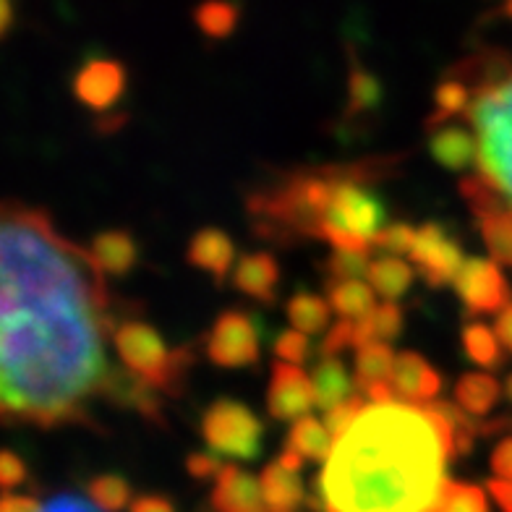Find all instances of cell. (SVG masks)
<instances>
[{"instance_id":"6da1fadb","label":"cell","mask_w":512,"mask_h":512,"mask_svg":"<svg viewBox=\"0 0 512 512\" xmlns=\"http://www.w3.org/2000/svg\"><path fill=\"white\" fill-rule=\"evenodd\" d=\"M0 411L8 424H89L115 332L105 272L48 212L6 202L0 228Z\"/></svg>"},{"instance_id":"7a4b0ae2","label":"cell","mask_w":512,"mask_h":512,"mask_svg":"<svg viewBox=\"0 0 512 512\" xmlns=\"http://www.w3.org/2000/svg\"><path fill=\"white\" fill-rule=\"evenodd\" d=\"M452 455L455 429L434 405H366L324 460L327 512H432Z\"/></svg>"},{"instance_id":"3957f363","label":"cell","mask_w":512,"mask_h":512,"mask_svg":"<svg viewBox=\"0 0 512 512\" xmlns=\"http://www.w3.org/2000/svg\"><path fill=\"white\" fill-rule=\"evenodd\" d=\"M465 115L479 139V178L512 207V68L484 81Z\"/></svg>"},{"instance_id":"277c9868","label":"cell","mask_w":512,"mask_h":512,"mask_svg":"<svg viewBox=\"0 0 512 512\" xmlns=\"http://www.w3.org/2000/svg\"><path fill=\"white\" fill-rule=\"evenodd\" d=\"M113 343L123 364L128 366V371H134L136 377H142L155 390L168 392V395L181 392L186 374L194 364L191 348L183 345L170 351L155 327H149L147 322H136V319H128L115 327Z\"/></svg>"},{"instance_id":"5b68a950","label":"cell","mask_w":512,"mask_h":512,"mask_svg":"<svg viewBox=\"0 0 512 512\" xmlns=\"http://www.w3.org/2000/svg\"><path fill=\"white\" fill-rule=\"evenodd\" d=\"M262 434V421L238 400H217L202 416L204 442L225 458L254 460L262 450Z\"/></svg>"},{"instance_id":"8992f818","label":"cell","mask_w":512,"mask_h":512,"mask_svg":"<svg viewBox=\"0 0 512 512\" xmlns=\"http://www.w3.org/2000/svg\"><path fill=\"white\" fill-rule=\"evenodd\" d=\"M262 324L246 311H223L207 335V356L223 369H243L259 361Z\"/></svg>"},{"instance_id":"52a82bcc","label":"cell","mask_w":512,"mask_h":512,"mask_svg":"<svg viewBox=\"0 0 512 512\" xmlns=\"http://www.w3.org/2000/svg\"><path fill=\"white\" fill-rule=\"evenodd\" d=\"M452 285L458 290L468 317L499 314L512 301L510 283H507L505 272L499 270V264L494 259H479V256L465 259Z\"/></svg>"},{"instance_id":"ba28073f","label":"cell","mask_w":512,"mask_h":512,"mask_svg":"<svg viewBox=\"0 0 512 512\" xmlns=\"http://www.w3.org/2000/svg\"><path fill=\"white\" fill-rule=\"evenodd\" d=\"M408 256L418 267V275L424 277L426 285H432V288L455 283L460 267L465 264L460 243L437 223H426L418 228L416 241H413V249Z\"/></svg>"},{"instance_id":"9c48e42d","label":"cell","mask_w":512,"mask_h":512,"mask_svg":"<svg viewBox=\"0 0 512 512\" xmlns=\"http://www.w3.org/2000/svg\"><path fill=\"white\" fill-rule=\"evenodd\" d=\"M317 405L314 382L301 366L277 361L272 366L270 390H267V411L277 421H298Z\"/></svg>"},{"instance_id":"30bf717a","label":"cell","mask_w":512,"mask_h":512,"mask_svg":"<svg viewBox=\"0 0 512 512\" xmlns=\"http://www.w3.org/2000/svg\"><path fill=\"white\" fill-rule=\"evenodd\" d=\"M126 89V68L110 58L87 61L74 76V95L81 105L105 113L121 100Z\"/></svg>"},{"instance_id":"8fae6325","label":"cell","mask_w":512,"mask_h":512,"mask_svg":"<svg viewBox=\"0 0 512 512\" xmlns=\"http://www.w3.org/2000/svg\"><path fill=\"white\" fill-rule=\"evenodd\" d=\"M212 512H270L262 494V481L238 465H223L217 473L215 489L209 494Z\"/></svg>"},{"instance_id":"7c38bea8","label":"cell","mask_w":512,"mask_h":512,"mask_svg":"<svg viewBox=\"0 0 512 512\" xmlns=\"http://www.w3.org/2000/svg\"><path fill=\"white\" fill-rule=\"evenodd\" d=\"M155 387L149 382H144L142 377H136L134 371L123 369H110L105 382H102V398H108L110 403L128 408V411H136L139 416H144L152 424L162 426L165 424V416H162V405L155 398Z\"/></svg>"},{"instance_id":"4fadbf2b","label":"cell","mask_w":512,"mask_h":512,"mask_svg":"<svg viewBox=\"0 0 512 512\" xmlns=\"http://www.w3.org/2000/svg\"><path fill=\"white\" fill-rule=\"evenodd\" d=\"M390 382L403 403L426 405L442 392V377L426 364L424 356H418L413 351L398 353Z\"/></svg>"},{"instance_id":"5bb4252c","label":"cell","mask_w":512,"mask_h":512,"mask_svg":"<svg viewBox=\"0 0 512 512\" xmlns=\"http://www.w3.org/2000/svg\"><path fill=\"white\" fill-rule=\"evenodd\" d=\"M277 283H280V267L277 259L267 251L241 256V262L233 270V285L243 296L256 298L262 304H272L277 296Z\"/></svg>"},{"instance_id":"9a60e30c","label":"cell","mask_w":512,"mask_h":512,"mask_svg":"<svg viewBox=\"0 0 512 512\" xmlns=\"http://www.w3.org/2000/svg\"><path fill=\"white\" fill-rule=\"evenodd\" d=\"M186 256H189V264H194L196 270L209 272L215 277L217 285H223L230 267H233V259H236V246L223 230L204 228L191 238Z\"/></svg>"},{"instance_id":"2e32d148","label":"cell","mask_w":512,"mask_h":512,"mask_svg":"<svg viewBox=\"0 0 512 512\" xmlns=\"http://www.w3.org/2000/svg\"><path fill=\"white\" fill-rule=\"evenodd\" d=\"M429 152L442 168L463 173L473 162H479V139L460 126H442L432 131Z\"/></svg>"},{"instance_id":"e0dca14e","label":"cell","mask_w":512,"mask_h":512,"mask_svg":"<svg viewBox=\"0 0 512 512\" xmlns=\"http://www.w3.org/2000/svg\"><path fill=\"white\" fill-rule=\"evenodd\" d=\"M262 481V494L270 512H296L306 502V486L301 481V473L290 471L285 465L270 463L259 476Z\"/></svg>"},{"instance_id":"ac0fdd59","label":"cell","mask_w":512,"mask_h":512,"mask_svg":"<svg viewBox=\"0 0 512 512\" xmlns=\"http://www.w3.org/2000/svg\"><path fill=\"white\" fill-rule=\"evenodd\" d=\"M89 251L95 256L97 267L110 277L128 275L139 262V246L126 230H105L92 241Z\"/></svg>"},{"instance_id":"d6986e66","label":"cell","mask_w":512,"mask_h":512,"mask_svg":"<svg viewBox=\"0 0 512 512\" xmlns=\"http://www.w3.org/2000/svg\"><path fill=\"white\" fill-rule=\"evenodd\" d=\"M311 379H314L317 405L324 411H330V408L356 395V382H353L345 364L337 356H322V361L314 366V377Z\"/></svg>"},{"instance_id":"ffe728a7","label":"cell","mask_w":512,"mask_h":512,"mask_svg":"<svg viewBox=\"0 0 512 512\" xmlns=\"http://www.w3.org/2000/svg\"><path fill=\"white\" fill-rule=\"evenodd\" d=\"M332 439L335 437L324 426V421H317L314 416H304L293 421V426H290L288 439H285V450L296 452L304 460H327L332 447H335Z\"/></svg>"},{"instance_id":"44dd1931","label":"cell","mask_w":512,"mask_h":512,"mask_svg":"<svg viewBox=\"0 0 512 512\" xmlns=\"http://www.w3.org/2000/svg\"><path fill=\"white\" fill-rule=\"evenodd\" d=\"M499 395H502L499 382L492 374H484V371L463 374L455 384V403L471 416H486L497 405Z\"/></svg>"},{"instance_id":"7402d4cb","label":"cell","mask_w":512,"mask_h":512,"mask_svg":"<svg viewBox=\"0 0 512 512\" xmlns=\"http://www.w3.org/2000/svg\"><path fill=\"white\" fill-rule=\"evenodd\" d=\"M327 298H330L332 309L343 319H361L377 309L374 290L361 280H335V277H330L327 280Z\"/></svg>"},{"instance_id":"603a6c76","label":"cell","mask_w":512,"mask_h":512,"mask_svg":"<svg viewBox=\"0 0 512 512\" xmlns=\"http://www.w3.org/2000/svg\"><path fill=\"white\" fill-rule=\"evenodd\" d=\"M356 322V351L364 348L369 343H387V340H395L403 330V311L398 309L395 301H384L382 306L366 314L361 319H353Z\"/></svg>"},{"instance_id":"cb8c5ba5","label":"cell","mask_w":512,"mask_h":512,"mask_svg":"<svg viewBox=\"0 0 512 512\" xmlns=\"http://www.w3.org/2000/svg\"><path fill=\"white\" fill-rule=\"evenodd\" d=\"M369 283L384 301H398L413 283V270L400 256H377L369 267Z\"/></svg>"},{"instance_id":"d4e9b609","label":"cell","mask_w":512,"mask_h":512,"mask_svg":"<svg viewBox=\"0 0 512 512\" xmlns=\"http://www.w3.org/2000/svg\"><path fill=\"white\" fill-rule=\"evenodd\" d=\"M479 230L497 264H512V207H497L479 215Z\"/></svg>"},{"instance_id":"484cf974","label":"cell","mask_w":512,"mask_h":512,"mask_svg":"<svg viewBox=\"0 0 512 512\" xmlns=\"http://www.w3.org/2000/svg\"><path fill=\"white\" fill-rule=\"evenodd\" d=\"M330 309L332 306L327 304L324 298L314 296V293H296V296L288 301V306H285V314H288L290 324H293L298 332L317 335V332L327 330V324H330Z\"/></svg>"},{"instance_id":"4316f807","label":"cell","mask_w":512,"mask_h":512,"mask_svg":"<svg viewBox=\"0 0 512 512\" xmlns=\"http://www.w3.org/2000/svg\"><path fill=\"white\" fill-rule=\"evenodd\" d=\"M395 353L387 343H369L364 348H358L356 356V384L361 390L371 387V384L390 382L392 366H395Z\"/></svg>"},{"instance_id":"83f0119b","label":"cell","mask_w":512,"mask_h":512,"mask_svg":"<svg viewBox=\"0 0 512 512\" xmlns=\"http://www.w3.org/2000/svg\"><path fill=\"white\" fill-rule=\"evenodd\" d=\"M463 348L473 364H479L481 369H499L505 364V353L499 348V335L481 322H473L465 327Z\"/></svg>"},{"instance_id":"f1b7e54d","label":"cell","mask_w":512,"mask_h":512,"mask_svg":"<svg viewBox=\"0 0 512 512\" xmlns=\"http://www.w3.org/2000/svg\"><path fill=\"white\" fill-rule=\"evenodd\" d=\"M473 102V95H471V84L465 79H447L442 81L437 87V92H434V113L432 118L426 121V126L432 128L437 126V123H445L450 121V118H455V115L460 113H468V108H471Z\"/></svg>"},{"instance_id":"f546056e","label":"cell","mask_w":512,"mask_h":512,"mask_svg":"<svg viewBox=\"0 0 512 512\" xmlns=\"http://www.w3.org/2000/svg\"><path fill=\"white\" fill-rule=\"evenodd\" d=\"M432 512H492V507L481 486L447 481Z\"/></svg>"},{"instance_id":"4dcf8cb0","label":"cell","mask_w":512,"mask_h":512,"mask_svg":"<svg viewBox=\"0 0 512 512\" xmlns=\"http://www.w3.org/2000/svg\"><path fill=\"white\" fill-rule=\"evenodd\" d=\"M87 494L105 512H118L126 505H131V486L118 473H100V476H95L87 484Z\"/></svg>"},{"instance_id":"1f68e13d","label":"cell","mask_w":512,"mask_h":512,"mask_svg":"<svg viewBox=\"0 0 512 512\" xmlns=\"http://www.w3.org/2000/svg\"><path fill=\"white\" fill-rule=\"evenodd\" d=\"M196 24L207 37L223 40L230 37L238 24V8L228 0H207L196 8Z\"/></svg>"},{"instance_id":"d6a6232c","label":"cell","mask_w":512,"mask_h":512,"mask_svg":"<svg viewBox=\"0 0 512 512\" xmlns=\"http://www.w3.org/2000/svg\"><path fill=\"white\" fill-rule=\"evenodd\" d=\"M382 102V84L366 68H351L348 74V115L377 110Z\"/></svg>"},{"instance_id":"836d02e7","label":"cell","mask_w":512,"mask_h":512,"mask_svg":"<svg viewBox=\"0 0 512 512\" xmlns=\"http://www.w3.org/2000/svg\"><path fill=\"white\" fill-rule=\"evenodd\" d=\"M369 254L364 251H337L327 262V272L335 280H358V277L369 275Z\"/></svg>"},{"instance_id":"e575fe53","label":"cell","mask_w":512,"mask_h":512,"mask_svg":"<svg viewBox=\"0 0 512 512\" xmlns=\"http://www.w3.org/2000/svg\"><path fill=\"white\" fill-rule=\"evenodd\" d=\"M416 228L405 223H395V225H384L382 233L374 238V249H382L384 254L400 256V254H411L413 241H416Z\"/></svg>"},{"instance_id":"d590c367","label":"cell","mask_w":512,"mask_h":512,"mask_svg":"<svg viewBox=\"0 0 512 512\" xmlns=\"http://www.w3.org/2000/svg\"><path fill=\"white\" fill-rule=\"evenodd\" d=\"M366 408V395H353L345 403L335 405L330 411H324V426L330 429L332 437H340L343 432H348V426L361 416V411Z\"/></svg>"},{"instance_id":"8d00e7d4","label":"cell","mask_w":512,"mask_h":512,"mask_svg":"<svg viewBox=\"0 0 512 512\" xmlns=\"http://www.w3.org/2000/svg\"><path fill=\"white\" fill-rule=\"evenodd\" d=\"M311 353V343L306 332H298V330H283L277 335L275 340V356L285 364H296L301 366L309 358Z\"/></svg>"},{"instance_id":"74e56055","label":"cell","mask_w":512,"mask_h":512,"mask_svg":"<svg viewBox=\"0 0 512 512\" xmlns=\"http://www.w3.org/2000/svg\"><path fill=\"white\" fill-rule=\"evenodd\" d=\"M348 348L356 351V322L353 319H340L324 337L322 356H337V353L348 351Z\"/></svg>"},{"instance_id":"f35d334b","label":"cell","mask_w":512,"mask_h":512,"mask_svg":"<svg viewBox=\"0 0 512 512\" xmlns=\"http://www.w3.org/2000/svg\"><path fill=\"white\" fill-rule=\"evenodd\" d=\"M24 479H27V465H24V460L11 450L3 452V458H0V484H3V489L11 492Z\"/></svg>"},{"instance_id":"ab89813d","label":"cell","mask_w":512,"mask_h":512,"mask_svg":"<svg viewBox=\"0 0 512 512\" xmlns=\"http://www.w3.org/2000/svg\"><path fill=\"white\" fill-rule=\"evenodd\" d=\"M186 471L189 476H194L196 481H209L217 479V473L223 471V463L215 458V455H209V452H194L186 460Z\"/></svg>"},{"instance_id":"60d3db41","label":"cell","mask_w":512,"mask_h":512,"mask_svg":"<svg viewBox=\"0 0 512 512\" xmlns=\"http://www.w3.org/2000/svg\"><path fill=\"white\" fill-rule=\"evenodd\" d=\"M42 512H105L92 502V499H81L76 494H61V497L50 499Z\"/></svg>"},{"instance_id":"b9f144b4","label":"cell","mask_w":512,"mask_h":512,"mask_svg":"<svg viewBox=\"0 0 512 512\" xmlns=\"http://www.w3.org/2000/svg\"><path fill=\"white\" fill-rule=\"evenodd\" d=\"M492 471L497 473V479L512 481V437L499 439L497 447H494Z\"/></svg>"},{"instance_id":"7bdbcfd3","label":"cell","mask_w":512,"mask_h":512,"mask_svg":"<svg viewBox=\"0 0 512 512\" xmlns=\"http://www.w3.org/2000/svg\"><path fill=\"white\" fill-rule=\"evenodd\" d=\"M128 512H176L173 502L168 497H160V494H142L136 497L131 505H128Z\"/></svg>"},{"instance_id":"ee69618b","label":"cell","mask_w":512,"mask_h":512,"mask_svg":"<svg viewBox=\"0 0 512 512\" xmlns=\"http://www.w3.org/2000/svg\"><path fill=\"white\" fill-rule=\"evenodd\" d=\"M45 507L34 497H24V494H6L0 502V512H42Z\"/></svg>"},{"instance_id":"f6af8a7d","label":"cell","mask_w":512,"mask_h":512,"mask_svg":"<svg viewBox=\"0 0 512 512\" xmlns=\"http://www.w3.org/2000/svg\"><path fill=\"white\" fill-rule=\"evenodd\" d=\"M486 486H489V494L494 497V502L499 505V510L512 512V481L492 479Z\"/></svg>"},{"instance_id":"bcb514c9","label":"cell","mask_w":512,"mask_h":512,"mask_svg":"<svg viewBox=\"0 0 512 512\" xmlns=\"http://www.w3.org/2000/svg\"><path fill=\"white\" fill-rule=\"evenodd\" d=\"M494 332L502 340V348L512 356V304L507 306L505 311H499L497 314V324H494Z\"/></svg>"},{"instance_id":"7dc6e473","label":"cell","mask_w":512,"mask_h":512,"mask_svg":"<svg viewBox=\"0 0 512 512\" xmlns=\"http://www.w3.org/2000/svg\"><path fill=\"white\" fill-rule=\"evenodd\" d=\"M11 24H14V0H3V16H0V29H3V34H8Z\"/></svg>"},{"instance_id":"c3c4849f","label":"cell","mask_w":512,"mask_h":512,"mask_svg":"<svg viewBox=\"0 0 512 512\" xmlns=\"http://www.w3.org/2000/svg\"><path fill=\"white\" fill-rule=\"evenodd\" d=\"M505 395H507V400H510V403H512V374H510V377H507V382H505Z\"/></svg>"},{"instance_id":"681fc988","label":"cell","mask_w":512,"mask_h":512,"mask_svg":"<svg viewBox=\"0 0 512 512\" xmlns=\"http://www.w3.org/2000/svg\"><path fill=\"white\" fill-rule=\"evenodd\" d=\"M505 14L512 19V0H505Z\"/></svg>"}]
</instances>
